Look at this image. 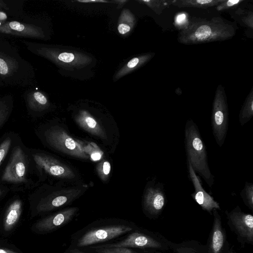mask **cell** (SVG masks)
<instances>
[{
	"mask_svg": "<svg viewBox=\"0 0 253 253\" xmlns=\"http://www.w3.org/2000/svg\"><path fill=\"white\" fill-rule=\"evenodd\" d=\"M235 33L233 25L221 17L210 20L194 18L187 29L179 33L177 41L185 45L206 43L231 39Z\"/></svg>",
	"mask_w": 253,
	"mask_h": 253,
	"instance_id": "6da1fadb",
	"label": "cell"
},
{
	"mask_svg": "<svg viewBox=\"0 0 253 253\" xmlns=\"http://www.w3.org/2000/svg\"><path fill=\"white\" fill-rule=\"evenodd\" d=\"M184 146L187 160L193 169L202 177L210 187L214 183V176L211 173L208 163L207 147L196 123L191 119L185 124Z\"/></svg>",
	"mask_w": 253,
	"mask_h": 253,
	"instance_id": "7a4b0ae2",
	"label": "cell"
},
{
	"mask_svg": "<svg viewBox=\"0 0 253 253\" xmlns=\"http://www.w3.org/2000/svg\"><path fill=\"white\" fill-rule=\"evenodd\" d=\"M228 122L229 111L225 91L223 85L219 84L212 102L211 123L214 138L220 147L226 137Z\"/></svg>",
	"mask_w": 253,
	"mask_h": 253,
	"instance_id": "3957f363",
	"label": "cell"
},
{
	"mask_svg": "<svg viewBox=\"0 0 253 253\" xmlns=\"http://www.w3.org/2000/svg\"><path fill=\"white\" fill-rule=\"evenodd\" d=\"M171 242L158 233L135 231L120 242L99 246L96 248L131 247L162 252L170 250Z\"/></svg>",
	"mask_w": 253,
	"mask_h": 253,
	"instance_id": "277c9868",
	"label": "cell"
},
{
	"mask_svg": "<svg viewBox=\"0 0 253 253\" xmlns=\"http://www.w3.org/2000/svg\"><path fill=\"white\" fill-rule=\"evenodd\" d=\"M227 223L230 230L236 235L237 241L245 246L253 245V216L243 212L239 206L229 211H226Z\"/></svg>",
	"mask_w": 253,
	"mask_h": 253,
	"instance_id": "5b68a950",
	"label": "cell"
},
{
	"mask_svg": "<svg viewBox=\"0 0 253 253\" xmlns=\"http://www.w3.org/2000/svg\"><path fill=\"white\" fill-rule=\"evenodd\" d=\"M37 52L54 63L66 67L82 68L92 61L91 58L83 53L63 51L56 48L41 47Z\"/></svg>",
	"mask_w": 253,
	"mask_h": 253,
	"instance_id": "8992f818",
	"label": "cell"
},
{
	"mask_svg": "<svg viewBox=\"0 0 253 253\" xmlns=\"http://www.w3.org/2000/svg\"><path fill=\"white\" fill-rule=\"evenodd\" d=\"M167 202L163 183L149 182L143 196V208L147 214L152 217H158L162 212Z\"/></svg>",
	"mask_w": 253,
	"mask_h": 253,
	"instance_id": "52a82bcc",
	"label": "cell"
},
{
	"mask_svg": "<svg viewBox=\"0 0 253 253\" xmlns=\"http://www.w3.org/2000/svg\"><path fill=\"white\" fill-rule=\"evenodd\" d=\"M132 227L124 225H113L88 231L78 240L77 246H87L105 242L128 233Z\"/></svg>",
	"mask_w": 253,
	"mask_h": 253,
	"instance_id": "ba28073f",
	"label": "cell"
},
{
	"mask_svg": "<svg viewBox=\"0 0 253 253\" xmlns=\"http://www.w3.org/2000/svg\"><path fill=\"white\" fill-rule=\"evenodd\" d=\"M213 224L206 244L209 253H229L230 247L222 219L216 209H213Z\"/></svg>",
	"mask_w": 253,
	"mask_h": 253,
	"instance_id": "9c48e42d",
	"label": "cell"
},
{
	"mask_svg": "<svg viewBox=\"0 0 253 253\" xmlns=\"http://www.w3.org/2000/svg\"><path fill=\"white\" fill-rule=\"evenodd\" d=\"M26 156L19 146L14 148L2 175V181L20 183L26 181Z\"/></svg>",
	"mask_w": 253,
	"mask_h": 253,
	"instance_id": "30bf717a",
	"label": "cell"
},
{
	"mask_svg": "<svg viewBox=\"0 0 253 253\" xmlns=\"http://www.w3.org/2000/svg\"><path fill=\"white\" fill-rule=\"evenodd\" d=\"M187 166L188 176L194 188V191L191 195V197L203 210L212 215L213 209L220 210L219 203L204 190L196 172L187 160Z\"/></svg>",
	"mask_w": 253,
	"mask_h": 253,
	"instance_id": "8fae6325",
	"label": "cell"
},
{
	"mask_svg": "<svg viewBox=\"0 0 253 253\" xmlns=\"http://www.w3.org/2000/svg\"><path fill=\"white\" fill-rule=\"evenodd\" d=\"M45 135L47 141L53 146L72 155H82L83 152L78 143L62 130L51 129Z\"/></svg>",
	"mask_w": 253,
	"mask_h": 253,
	"instance_id": "7c38bea8",
	"label": "cell"
},
{
	"mask_svg": "<svg viewBox=\"0 0 253 253\" xmlns=\"http://www.w3.org/2000/svg\"><path fill=\"white\" fill-rule=\"evenodd\" d=\"M77 210L71 208L44 218L34 225V229L40 232L56 229L67 223L75 215Z\"/></svg>",
	"mask_w": 253,
	"mask_h": 253,
	"instance_id": "4fadbf2b",
	"label": "cell"
},
{
	"mask_svg": "<svg viewBox=\"0 0 253 253\" xmlns=\"http://www.w3.org/2000/svg\"><path fill=\"white\" fill-rule=\"evenodd\" d=\"M0 33L35 38H43L44 37L40 27L17 21L4 23L0 27Z\"/></svg>",
	"mask_w": 253,
	"mask_h": 253,
	"instance_id": "5bb4252c",
	"label": "cell"
},
{
	"mask_svg": "<svg viewBox=\"0 0 253 253\" xmlns=\"http://www.w3.org/2000/svg\"><path fill=\"white\" fill-rule=\"evenodd\" d=\"M33 156L37 165L50 174L54 176H62L65 174L66 171L64 168L51 158L40 154H33Z\"/></svg>",
	"mask_w": 253,
	"mask_h": 253,
	"instance_id": "9a60e30c",
	"label": "cell"
},
{
	"mask_svg": "<svg viewBox=\"0 0 253 253\" xmlns=\"http://www.w3.org/2000/svg\"><path fill=\"white\" fill-rule=\"evenodd\" d=\"M21 211L20 200H15L9 205L3 218V226L5 231H8L13 228L19 219Z\"/></svg>",
	"mask_w": 253,
	"mask_h": 253,
	"instance_id": "2e32d148",
	"label": "cell"
},
{
	"mask_svg": "<svg viewBox=\"0 0 253 253\" xmlns=\"http://www.w3.org/2000/svg\"><path fill=\"white\" fill-rule=\"evenodd\" d=\"M170 250L175 253H209L207 247L195 240H189L179 243L171 242Z\"/></svg>",
	"mask_w": 253,
	"mask_h": 253,
	"instance_id": "e0dca14e",
	"label": "cell"
},
{
	"mask_svg": "<svg viewBox=\"0 0 253 253\" xmlns=\"http://www.w3.org/2000/svg\"><path fill=\"white\" fill-rule=\"evenodd\" d=\"M155 55V53L153 52L147 53L132 58L118 72L115 79L117 80L136 69L142 67L149 61Z\"/></svg>",
	"mask_w": 253,
	"mask_h": 253,
	"instance_id": "ac0fdd59",
	"label": "cell"
},
{
	"mask_svg": "<svg viewBox=\"0 0 253 253\" xmlns=\"http://www.w3.org/2000/svg\"><path fill=\"white\" fill-rule=\"evenodd\" d=\"M224 0H174L172 5L179 8H198L206 9L217 6Z\"/></svg>",
	"mask_w": 253,
	"mask_h": 253,
	"instance_id": "d6986e66",
	"label": "cell"
},
{
	"mask_svg": "<svg viewBox=\"0 0 253 253\" xmlns=\"http://www.w3.org/2000/svg\"><path fill=\"white\" fill-rule=\"evenodd\" d=\"M253 116V87L247 96L239 115L240 125L243 126L247 123Z\"/></svg>",
	"mask_w": 253,
	"mask_h": 253,
	"instance_id": "ffe728a7",
	"label": "cell"
},
{
	"mask_svg": "<svg viewBox=\"0 0 253 253\" xmlns=\"http://www.w3.org/2000/svg\"><path fill=\"white\" fill-rule=\"evenodd\" d=\"M27 103L29 108L35 111L44 109L48 105L46 97L40 91H33L27 96Z\"/></svg>",
	"mask_w": 253,
	"mask_h": 253,
	"instance_id": "44dd1931",
	"label": "cell"
},
{
	"mask_svg": "<svg viewBox=\"0 0 253 253\" xmlns=\"http://www.w3.org/2000/svg\"><path fill=\"white\" fill-rule=\"evenodd\" d=\"M136 19L132 13L125 9L120 15L118 30L120 34L125 35L129 33L135 24Z\"/></svg>",
	"mask_w": 253,
	"mask_h": 253,
	"instance_id": "7402d4cb",
	"label": "cell"
},
{
	"mask_svg": "<svg viewBox=\"0 0 253 253\" xmlns=\"http://www.w3.org/2000/svg\"><path fill=\"white\" fill-rule=\"evenodd\" d=\"M138 1L145 4L157 14L160 15L164 9L172 4L174 0H142Z\"/></svg>",
	"mask_w": 253,
	"mask_h": 253,
	"instance_id": "603a6c76",
	"label": "cell"
},
{
	"mask_svg": "<svg viewBox=\"0 0 253 253\" xmlns=\"http://www.w3.org/2000/svg\"><path fill=\"white\" fill-rule=\"evenodd\" d=\"M18 63L8 57H0V74L7 76L11 75L17 69Z\"/></svg>",
	"mask_w": 253,
	"mask_h": 253,
	"instance_id": "cb8c5ba5",
	"label": "cell"
},
{
	"mask_svg": "<svg viewBox=\"0 0 253 253\" xmlns=\"http://www.w3.org/2000/svg\"><path fill=\"white\" fill-rule=\"evenodd\" d=\"M240 196L244 204L253 211V184L246 182L244 188L240 192Z\"/></svg>",
	"mask_w": 253,
	"mask_h": 253,
	"instance_id": "d4e9b609",
	"label": "cell"
},
{
	"mask_svg": "<svg viewBox=\"0 0 253 253\" xmlns=\"http://www.w3.org/2000/svg\"><path fill=\"white\" fill-rule=\"evenodd\" d=\"M189 22L188 14L186 12H179L174 17V25L176 28L181 31L187 29Z\"/></svg>",
	"mask_w": 253,
	"mask_h": 253,
	"instance_id": "484cf974",
	"label": "cell"
},
{
	"mask_svg": "<svg viewBox=\"0 0 253 253\" xmlns=\"http://www.w3.org/2000/svg\"><path fill=\"white\" fill-rule=\"evenodd\" d=\"M95 251L98 253H136L126 247L96 248Z\"/></svg>",
	"mask_w": 253,
	"mask_h": 253,
	"instance_id": "4316f807",
	"label": "cell"
},
{
	"mask_svg": "<svg viewBox=\"0 0 253 253\" xmlns=\"http://www.w3.org/2000/svg\"><path fill=\"white\" fill-rule=\"evenodd\" d=\"M245 0H224L217 5L216 9L218 11H222L237 7Z\"/></svg>",
	"mask_w": 253,
	"mask_h": 253,
	"instance_id": "83f0119b",
	"label": "cell"
},
{
	"mask_svg": "<svg viewBox=\"0 0 253 253\" xmlns=\"http://www.w3.org/2000/svg\"><path fill=\"white\" fill-rule=\"evenodd\" d=\"M10 112L8 103L4 100H0V127L2 126Z\"/></svg>",
	"mask_w": 253,
	"mask_h": 253,
	"instance_id": "f1b7e54d",
	"label": "cell"
},
{
	"mask_svg": "<svg viewBox=\"0 0 253 253\" xmlns=\"http://www.w3.org/2000/svg\"><path fill=\"white\" fill-rule=\"evenodd\" d=\"M11 143V140L8 137L0 144V166L5 157Z\"/></svg>",
	"mask_w": 253,
	"mask_h": 253,
	"instance_id": "f546056e",
	"label": "cell"
},
{
	"mask_svg": "<svg viewBox=\"0 0 253 253\" xmlns=\"http://www.w3.org/2000/svg\"><path fill=\"white\" fill-rule=\"evenodd\" d=\"M82 121L86 127L91 129H96L97 124L95 120L89 116L86 115L84 113L82 116Z\"/></svg>",
	"mask_w": 253,
	"mask_h": 253,
	"instance_id": "4dcf8cb0",
	"label": "cell"
},
{
	"mask_svg": "<svg viewBox=\"0 0 253 253\" xmlns=\"http://www.w3.org/2000/svg\"><path fill=\"white\" fill-rule=\"evenodd\" d=\"M242 20L243 22L248 27L253 28V12L249 11L247 15L244 16Z\"/></svg>",
	"mask_w": 253,
	"mask_h": 253,
	"instance_id": "1f68e13d",
	"label": "cell"
},
{
	"mask_svg": "<svg viewBox=\"0 0 253 253\" xmlns=\"http://www.w3.org/2000/svg\"><path fill=\"white\" fill-rule=\"evenodd\" d=\"M111 167L110 163L105 161L104 162L102 166V171L105 175H108L110 171Z\"/></svg>",
	"mask_w": 253,
	"mask_h": 253,
	"instance_id": "d6a6232c",
	"label": "cell"
},
{
	"mask_svg": "<svg viewBox=\"0 0 253 253\" xmlns=\"http://www.w3.org/2000/svg\"><path fill=\"white\" fill-rule=\"evenodd\" d=\"M101 155L98 152H95L91 155V158L93 161H98L101 159Z\"/></svg>",
	"mask_w": 253,
	"mask_h": 253,
	"instance_id": "836d02e7",
	"label": "cell"
},
{
	"mask_svg": "<svg viewBox=\"0 0 253 253\" xmlns=\"http://www.w3.org/2000/svg\"><path fill=\"white\" fill-rule=\"evenodd\" d=\"M7 18V16L6 14L2 11H0V21L3 23V22L5 21Z\"/></svg>",
	"mask_w": 253,
	"mask_h": 253,
	"instance_id": "e575fe53",
	"label": "cell"
},
{
	"mask_svg": "<svg viewBox=\"0 0 253 253\" xmlns=\"http://www.w3.org/2000/svg\"><path fill=\"white\" fill-rule=\"evenodd\" d=\"M78 1L83 2H108L107 1H104V0H78Z\"/></svg>",
	"mask_w": 253,
	"mask_h": 253,
	"instance_id": "d590c367",
	"label": "cell"
},
{
	"mask_svg": "<svg viewBox=\"0 0 253 253\" xmlns=\"http://www.w3.org/2000/svg\"><path fill=\"white\" fill-rule=\"evenodd\" d=\"M0 253H17L6 249H0Z\"/></svg>",
	"mask_w": 253,
	"mask_h": 253,
	"instance_id": "8d00e7d4",
	"label": "cell"
},
{
	"mask_svg": "<svg viewBox=\"0 0 253 253\" xmlns=\"http://www.w3.org/2000/svg\"><path fill=\"white\" fill-rule=\"evenodd\" d=\"M2 8H4L5 9H8L5 3L2 0H0V9Z\"/></svg>",
	"mask_w": 253,
	"mask_h": 253,
	"instance_id": "74e56055",
	"label": "cell"
},
{
	"mask_svg": "<svg viewBox=\"0 0 253 253\" xmlns=\"http://www.w3.org/2000/svg\"><path fill=\"white\" fill-rule=\"evenodd\" d=\"M229 253H237L234 251V250L232 249V248H230Z\"/></svg>",
	"mask_w": 253,
	"mask_h": 253,
	"instance_id": "f35d334b",
	"label": "cell"
},
{
	"mask_svg": "<svg viewBox=\"0 0 253 253\" xmlns=\"http://www.w3.org/2000/svg\"><path fill=\"white\" fill-rule=\"evenodd\" d=\"M154 253H164L162 252V251L159 252V251H155V252Z\"/></svg>",
	"mask_w": 253,
	"mask_h": 253,
	"instance_id": "ab89813d",
	"label": "cell"
},
{
	"mask_svg": "<svg viewBox=\"0 0 253 253\" xmlns=\"http://www.w3.org/2000/svg\"><path fill=\"white\" fill-rule=\"evenodd\" d=\"M3 24H4V23H3V22H2L0 21V27L2 25H3Z\"/></svg>",
	"mask_w": 253,
	"mask_h": 253,
	"instance_id": "60d3db41",
	"label": "cell"
},
{
	"mask_svg": "<svg viewBox=\"0 0 253 253\" xmlns=\"http://www.w3.org/2000/svg\"></svg>",
	"mask_w": 253,
	"mask_h": 253,
	"instance_id": "b9f144b4",
	"label": "cell"
}]
</instances>
